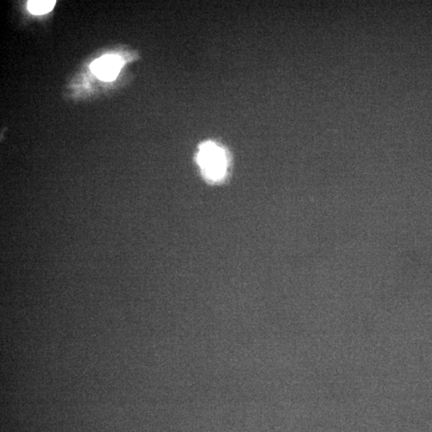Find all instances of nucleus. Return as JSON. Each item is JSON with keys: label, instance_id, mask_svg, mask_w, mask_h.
<instances>
[{"label": "nucleus", "instance_id": "nucleus-1", "mask_svg": "<svg viewBox=\"0 0 432 432\" xmlns=\"http://www.w3.org/2000/svg\"><path fill=\"white\" fill-rule=\"evenodd\" d=\"M198 164L204 175L211 181H221L228 170V158L224 151L214 143L201 145L197 155Z\"/></svg>", "mask_w": 432, "mask_h": 432}, {"label": "nucleus", "instance_id": "nucleus-2", "mask_svg": "<svg viewBox=\"0 0 432 432\" xmlns=\"http://www.w3.org/2000/svg\"><path fill=\"white\" fill-rule=\"evenodd\" d=\"M122 61L116 55H104L93 62L91 69L93 74L104 81H112L119 75Z\"/></svg>", "mask_w": 432, "mask_h": 432}, {"label": "nucleus", "instance_id": "nucleus-3", "mask_svg": "<svg viewBox=\"0 0 432 432\" xmlns=\"http://www.w3.org/2000/svg\"><path fill=\"white\" fill-rule=\"evenodd\" d=\"M56 1L54 0H34L28 2V10L33 15H44L53 9Z\"/></svg>", "mask_w": 432, "mask_h": 432}]
</instances>
